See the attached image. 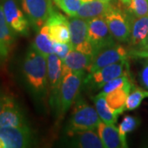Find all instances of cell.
I'll return each mask as SVG.
<instances>
[{
	"instance_id": "1",
	"label": "cell",
	"mask_w": 148,
	"mask_h": 148,
	"mask_svg": "<svg viewBox=\"0 0 148 148\" xmlns=\"http://www.w3.org/2000/svg\"><path fill=\"white\" fill-rule=\"evenodd\" d=\"M23 73L33 90L41 91L45 89L48 79L47 58L32 45L23 63Z\"/></svg>"
},
{
	"instance_id": "2",
	"label": "cell",
	"mask_w": 148,
	"mask_h": 148,
	"mask_svg": "<svg viewBox=\"0 0 148 148\" xmlns=\"http://www.w3.org/2000/svg\"><path fill=\"white\" fill-rule=\"evenodd\" d=\"M83 77L84 72H70L63 77L58 87V108L60 115L64 116L76 100Z\"/></svg>"
},
{
	"instance_id": "3",
	"label": "cell",
	"mask_w": 148,
	"mask_h": 148,
	"mask_svg": "<svg viewBox=\"0 0 148 148\" xmlns=\"http://www.w3.org/2000/svg\"><path fill=\"white\" fill-rule=\"evenodd\" d=\"M101 121L95 108L83 100H78L70 117L68 131L95 129Z\"/></svg>"
},
{
	"instance_id": "4",
	"label": "cell",
	"mask_w": 148,
	"mask_h": 148,
	"mask_svg": "<svg viewBox=\"0 0 148 148\" xmlns=\"http://www.w3.org/2000/svg\"><path fill=\"white\" fill-rule=\"evenodd\" d=\"M70 30V44L74 49L93 55L94 47L88 37L87 20L77 16H71L69 19Z\"/></svg>"
},
{
	"instance_id": "5",
	"label": "cell",
	"mask_w": 148,
	"mask_h": 148,
	"mask_svg": "<svg viewBox=\"0 0 148 148\" xmlns=\"http://www.w3.org/2000/svg\"><path fill=\"white\" fill-rule=\"evenodd\" d=\"M127 51L125 48L113 44L97 50L92 55L91 62L86 71L88 73H92L107 65L127 59Z\"/></svg>"
},
{
	"instance_id": "6",
	"label": "cell",
	"mask_w": 148,
	"mask_h": 148,
	"mask_svg": "<svg viewBox=\"0 0 148 148\" xmlns=\"http://www.w3.org/2000/svg\"><path fill=\"white\" fill-rule=\"evenodd\" d=\"M128 64L126 59L107 65L95 71L92 73H88L85 79V83L90 84V86L101 89L111 80L127 73Z\"/></svg>"
},
{
	"instance_id": "7",
	"label": "cell",
	"mask_w": 148,
	"mask_h": 148,
	"mask_svg": "<svg viewBox=\"0 0 148 148\" xmlns=\"http://www.w3.org/2000/svg\"><path fill=\"white\" fill-rule=\"evenodd\" d=\"M21 7L34 27L40 30L53 12L51 0H21Z\"/></svg>"
},
{
	"instance_id": "8",
	"label": "cell",
	"mask_w": 148,
	"mask_h": 148,
	"mask_svg": "<svg viewBox=\"0 0 148 148\" xmlns=\"http://www.w3.org/2000/svg\"><path fill=\"white\" fill-rule=\"evenodd\" d=\"M88 37L94 47V53L101 48L114 44L105 16H97L87 20Z\"/></svg>"
},
{
	"instance_id": "9",
	"label": "cell",
	"mask_w": 148,
	"mask_h": 148,
	"mask_svg": "<svg viewBox=\"0 0 148 148\" xmlns=\"http://www.w3.org/2000/svg\"><path fill=\"white\" fill-rule=\"evenodd\" d=\"M0 138L4 148H23L31 145L32 132L27 126L0 127Z\"/></svg>"
},
{
	"instance_id": "10",
	"label": "cell",
	"mask_w": 148,
	"mask_h": 148,
	"mask_svg": "<svg viewBox=\"0 0 148 148\" xmlns=\"http://www.w3.org/2000/svg\"><path fill=\"white\" fill-rule=\"evenodd\" d=\"M105 18L111 34L115 40L120 42H126L130 39L131 27L126 16L119 9L112 7L106 12Z\"/></svg>"
},
{
	"instance_id": "11",
	"label": "cell",
	"mask_w": 148,
	"mask_h": 148,
	"mask_svg": "<svg viewBox=\"0 0 148 148\" xmlns=\"http://www.w3.org/2000/svg\"><path fill=\"white\" fill-rule=\"evenodd\" d=\"M2 6L6 21L13 32L22 36L29 35V22L16 0H3Z\"/></svg>"
},
{
	"instance_id": "12",
	"label": "cell",
	"mask_w": 148,
	"mask_h": 148,
	"mask_svg": "<svg viewBox=\"0 0 148 148\" xmlns=\"http://www.w3.org/2000/svg\"><path fill=\"white\" fill-rule=\"evenodd\" d=\"M45 24L49 27V36L53 42H70L69 21L66 16L53 11Z\"/></svg>"
},
{
	"instance_id": "13",
	"label": "cell",
	"mask_w": 148,
	"mask_h": 148,
	"mask_svg": "<svg viewBox=\"0 0 148 148\" xmlns=\"http://www.w3.org/2000/svg\"><path fill=\"white\" fill-rule=\"evenodd\" d=\"M27 126L25 117L18 105L12 98L7 96L3 110L0 114V127Z\"/></svg>"
},
{
	"instance_id": "14",
	"label": "cell",
	"mask_w": 148,
	"mask_h": 148,
	"mask_svg": "<svg viewBox=\"0 0 148 148\" xmlns=\"http://www.w3.org/2000/svg\"><path fill=\"white\" fill-rule=\"evenodd\" d=\"M74 147L81 148H103L104 144L94 129L68 131Z\"/></svg>"
},
{
	"instance_id": "15",
	"label": "cell",
	"mask_w": 148,
	"mask_h": 148,
	"mask_svg": "<svg viewBox=\"0 0 148 148\" xmlns=\"http://www.w3.org/2000/svg\"><path fill=\"white\" fill-rule=\"evenodd\" d=\"M92 55L73 49L63 60V77L70 72H84L90 65Z\"/></svg>"
},
{
	"instance_id": "16",
	"label": "cell",
	"mask_w": 148,
	"mask_h": 148,
	"mask_svg": "<svg viewBox=\"0 0 148 148\" xmlns=\"http://www.w3.org/2000/svg\"><path fill=\"white\" fill-rule=\"evenodd\" d=\"M14 41V32L6 21L3 6L0 4V62L7 59Z\"/></svg>"
},
{
	"instance_id": "17",
	"label": "cell",
	"mask_w": 148,
	"mask_h": 148,
	"mask_svg": "<svg viewBox=\"0 0 148 148\" xmlns=\"http://www.w3.org/2000/svg\"><path fill=\"white\" fill-rule=\"evenodd\" d=\"M112 7L113 6L110 3H106L101 0H91L82 3L76 16L89 20L97 16H105Z\"/></svg>"
},
{
	"instance_id": "18",
	"label": "cell",
	"mask_w": 148,
	"mask_h": 148,
	"mask_svg": "<svg viewBox=\"0 0 148 148\" xmlns=\"http://www.w3.org/2000/svg\"><path fill=\"white\" fill-rule=\"evenodd\" d=\"M97 132L105 147H123L119 129L114 124H108L101 121L97 127Z\"/></svg>"
},
{
	"instance_id": "19",
	"label": "cell",
	"mask_w": 148,
	"mask_h": 148,
	"mask_svg": "<svg viewBox=\"0 0 148 148\" xmlns=\"http://www.w3.org/2000/svg\"><path fill=\"white\" fill-rule=\"evenodd\" d=\"M48 81L52 89L59 87L63 78V60L54 53L49 54L47 57Z\"/></svg>"
},
{
	"instance_id": "20",
	"label": "cell",
	"mask_w": 148,
	"mask_h": 148,
	"mask_svg": "<svg viewBox=\"0 0 148 148\" xmlns=\"http://www.w3.org/2000/svg\"><path fill=\"white\" fill-rule=\"evenodd\" d=\"M132 87V82H130L120 89L114 90L110 93L105 95L108 105L113 110L115 111L117 114H120L125 110L126 100L129 93L131 92Z\"/></svg>"
},
{
	"instance_id": "21",
	"label": "cell",
	"mask_w": 148,
	"mask_h": 148,
	"mask_svg": "<svg viewBox=\"0 0 148 148\" xmlns=\"http://www.w3.org/2000/svg\"><path fill=\"white\" fill-rule=\"evenodd\" d=\"M95 110L98 113L101 121H103L108 124H114L117 121V117L119 114H117L114 110L111 109L108 105L106 99V95L104 93H99L94 97Z\"/></svg>"
},
{
	"instance_id": "22",
	"label": "cell",
	"mask_w": 148,
	"mask_h": 148,
	"mask_svg": "<svg viewBox=\"0 0 148 148\" xmlns=\"http://www.w3.org/2000/svg\"><path fill=\"white\" fill-rule=\"evenodd\" d=\"M148 33V16L138 17L132 23L130 44L132 46H141Z\"/></svg>"
},
{
	"instance_id": "23",
	"label": "cell",
	"mask_w": 148,
	"mask_h": 148,
	"mask_svg": "<svg viewBox=\"0 0 148 148\" xmlns=\"http://www.w3.org/2000/svg\"><path fill=\"white\" fill-rule=\"evenodd\" d=\"M32 46L47 57L49 54L53 53V41L49 36V31L47 24H45L35 38Z\"/></svg>"
},
{
	"instance_id": "24",
	"label": "cell",
	"mask_w": 148,
	"mask_h": 148,
	"mask_svg": "<svg viewBox=\"0 0 148 148\" xmlns=\"http://www.w3.org/2000/svg\"><path fill=\"white\" fill-rule=\"evenodd\" d=\"M139 125V120L135 117L131 115H127L123 118V121L120 123L119 127V132L121 138L123 147H127V143H126V135L128 132H132L135 130Z\"/></svg>"
},
{
	"instance_id": "25",
	"label": "cell",
	"mask_w": 148,
	"mask_h": 148,
	"mask_svg": "<svg viewBox=\"0 0 148 148\" xmlns=\"http://www.w3.org/2000/svg\"><path fill=\"white\" fill-rule=\"evenodd\" d=\"M145 97H148V91L136 88L132 90L127 96L125 104V110H133L140 106L142 101Z\"/></svg>"
},
{
	"instance_id": "26",
	"label": "cell",
	"mask_w": 148,
	"mask_h": 148,
	"mask_svg": "<svg viewBox=\"0 0 148 148\" xmlns=\"http://www.w3.org/2000/svg\"><path fill=\"white\" fill-rule=\"evenodd\" d=\"M53 1L56 3V5L70 17L76 16L77 11L82 3L81 0H53Z\"/></svg>"
},
{
	"instance_id": "27",
	"label": "cell",
	"mask_w": 148,
	"mask_h": 148,
	"mask_svg": "<svg viewBox=\"0 0 148 148\" xmlns=\"http://www.w3.org/2000/svg\"><path fill=\"white\" fill-rule=\"evenodd\" d=\"M127 10L137 18L148 16V0H131Z\"/></svg>"
},
{
	"instance_id": "28",
	"label": "cell",
	"mask_w": 148,
	"mask_h": 148,
	"mask_svg": "<svg viewBox=\"0 0 148 148\" xmlns=\"http://www.w3.org/2000/svg\"><path fill=\"white\" fill-rule=\"evenodd\" d=\"M130 82H131V81L128 78L127 73L123 74L120 77H118L116 78L111 80L109 82H107L102 87V91L101 92L106 95V94H108V93H110L114 90L120 89V88L123 87L124 86H126Z\"/></svg>"
},
{
	"instance_id": "29",
	"label": "cell",
	"mask_w": 148,
	"mask_h": 148,
	"mask_svg": "<svg viewBox=\"0 0 148 148\" xmlns=\"http://www.w3.org/2000/svg\"><path fill=\"white\" fill-rule=\"evenodd\" d=\"M73 48L69 43L53 42V53L64 60Z\"/></svg>"
},
{
	"instance_id": "30",
	"label": "cell",
	"mask_w": 148,
	"mask_h": 148,
	"mask_svg": "<svg viewBox=\"0 0 148 148\" xmlns=\"http://www.w3.org/2000/svg\"><path fill=\"white\" fill-rule=\"evenodd\" d=\"M140 77H141V82L143 86L148 89V64L143 68Z\"/></svg>"
},
{
	"instance_id": "31",
	"label": "cell",
	"mask_w": 148,
	"mask_h": 148,
	"mask_svg": "<svg viewBox=\"0 0 148 148\" xmlns=\"http://www.w3.org/2000/svg\"><path fill=\"white\" fill-rule=\"evenodd\" d=\"M140 48H141V49L143 50V52H142V53L148 54V33H147V37H146V39L144 40L143 43L141 45Z\"/></svg>"
},
{
	"instance_id": "32",
	"label": "cell",
	"mask_w": 148,
	"mask_h": 148,
	"mask_svg": "<svg viewBox=\"0 0 148 148\" xmlns=\"http://www.w3.org/2000/svg\"><path fill=\"white\" fill-rule=\"evenodd\" d=\"M6 98H7V96L4 95H3V94L0 92V114H1V112L3 110V106H4V104H5Z\"/></svg>"
},
{
	"instance_id": "33",
	"label": "cell",
	"mask_w": 148,
	"mask_h": 148,
	"mask_svg": "<svg viewBox=\"0 0 148 148\" xmlns=\"http://www.w3.org/2000/svg\"><path fill=\"white\" fill-rule=\"evenodd\" d=\"M121 3H123V4H125V5H128V3H130V1L131 0H119Z\"/></svg>"
},
{
	"instance_id": "34",
	"label": "cell",
	"mask_w": 148,
	"mask_h": 148,
	"mask_svg": "<svg viewBox=\"0 0 148 148\" xmlns=\"http://www.w3.org/2000/svg\"><path fill=\"white\" fill-rule=\"evenodd\" d=\"M0 148H4V145H3V143L1 138H0Z\"/></svg>"
},
{
	"instance_id": "35",
	"label": "cell",
	"mask_w": 148,
	"mask_h": 148,
	"mask_svg": "<svg viewBox=\"0 0 148 148\" xmlns=\"http://www.w3.org/2000/svg\"><path fill=\"white\" fill-rule=\"evenodd\" d=\"M82 2V3H86V2H89V1H91V0H81Z\"/></svg>"
},
{
	"instance_id": "36",
	"label": "cell",
	"mask_w": 148,
	"mask_h": 148,
	"mask_svg": "<svg viewBox=\"0 0 148 148\" xmlns=\"http://www.w3.org/2000/svg\"><path fill=\"white\" fill-rule=\"evenodd\" d=\"M101 1L106 2V3H110V0H101Z\"/></svg>"
}]
</instances>
